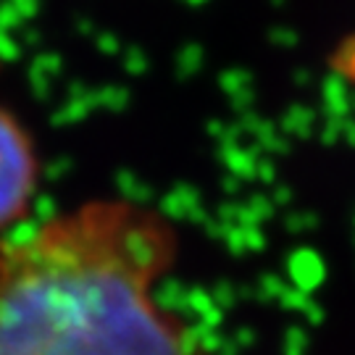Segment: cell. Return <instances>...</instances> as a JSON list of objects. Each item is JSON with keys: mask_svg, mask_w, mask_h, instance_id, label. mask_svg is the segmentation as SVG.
<instances>
[{"mask_svg": "<svg viewBox=\"0 0 355 355\" xmlns=\"http://www.w3.org/2000/svg\"><path fill=\"white\" fill-rule=\"evenodd\" d=\"M179 255L177 221L127 195L0 237V355H216L158 295Z\"/></svg>", "mask_w": 355, "mask_h": 355, "instance_id": "1", "label": "cell"}, {"mask_svg": "<svg viewBox=\"0 0 355 355\" xmlns=\"http://www.w3.org/2000/svg\"><path fill=\"white\" fill-rule=\"evenodd\" d=\"M45 161L37 135L11 103L0 98V237L32 221Z\"/></svg>", "mask_w": 355, "mask_h": 355, "instance_id": "2", "label": "cell"}]
</instances>
